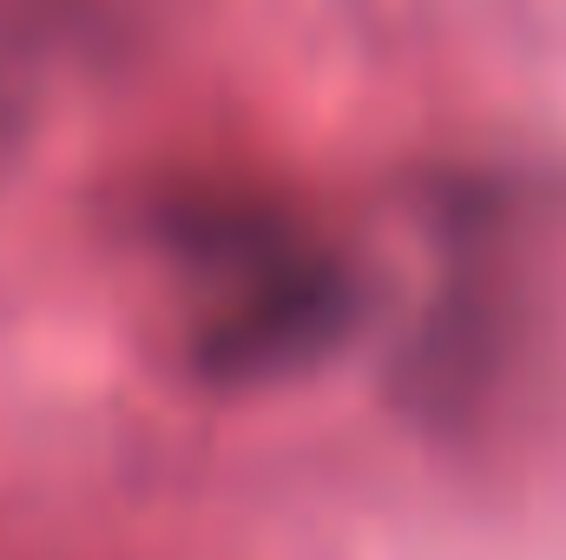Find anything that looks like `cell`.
<instances>
[{
	"label": "cell",
	"instance_id": "cell-1",
	"mask_svg": "<svg viewBox=\"0 0 566 560\" xmlns=\"http://www.w3.org/2000/svg\"><path fill=\"white\" fill-rule=\"evenodd\" d=\"M171 238L218 283V310L198 330V370L211 383H277L323 363L356 323L349 271L258 205H178Z\"/></svg>",
	"mask_w": 566,
	"mask_h": 560
}]
</instances>
